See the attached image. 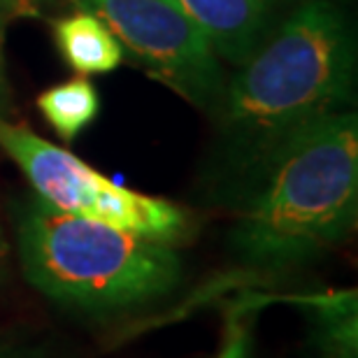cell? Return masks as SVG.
<instances>
[{"label":"cell","instance_id":"6da1fadb","mask_svg":"<svg viewBox=\"0 0 358 358\" xmlns=\"http://www.w3.org/2000/svg\"><path fill=\"white\" fill-rule=\"evenodd\" d=\"M356 212L358 114L342 110L291 131L266 154L231 245L256 270H286L345 240Z\"/></svg>","mask_w":358,"mask_h":358},{"label":"cell","instance_id":"7a4b0ae2","mask_svg":"<svg viewBox=\"0 0 358 358\" xmlns=\"http://www.w3.org/2000/svg\"><path fill=\"white\" fill-rule=\"evenodd\" d=\"M354 80L352 21L331 0H307L226 87L224 124L266 156L296 128L349 110Z\"/></svg>","mask_w":358,"mask_h":358},{"label":"cell","instance_id":"3957f363","mask_svg":"<svg viewBox=\"0 0 358 358\" xmlns=\"http://www.w3.org/2000/svg\"><path fill=\"white\" fill-rule=\"evenodd\" d=\"M19 256L35 289L82 310H126L179 284L173 245L54 210L35 198L19 221Z\"/></svg>","mask_w":358,"mask_h":358},{"label":"cell","instance_id":"277c9868","mask_svg":"<svg viewBox=\"0 0 358 358\" xmlns=\"http://www.w3.org/2000/svg\"><path fill=\"white\" fill-rule=\"evenodd\" d=\"M0 147L24 170L40 200L54 210L175 245L189 231V214L170 200L126 189L82 159L24 126L0 119Z\"/></svg>","mask_w":358,"mask_h":358},{"label":"cell","instance_id":"5b68a950","mask_svg":"<svg viewBox=\"0 0 358 358\" xmlns=\"http://www.w3.org/2000/svg\"><path fill=\"white\" fill-rule=\"evenodd\" d=\"M98 17L149 75L198 107L217 105L226 93L224 68L200 28L175 0H75Z\"/></svg>","mask_w":358,"mask_h":358},{"label":"cell","instance_id":"8992f818","mask_svg":"<svg viewBox=\"0 0 358 358\" xmlns=\"http://www.w3.org/2000/svg\"><path fill=\"white\" fill-rule=\"evenodd\" d=\"M200 28L214 54L245 66L261 47L270 0H175Z\"/></svg>","mask_w":358,"mask_h":358},{"label":"cell","instance_id":"52a82bcc","mask_svg":"<svg viewBox=\"0 0 358 358\" xmlns=\"http://www.w3.org/2000/svg\"><path fill=\"white\" fill-rule=\"evenodd\" d=\"M54 40L66 63L80 75L112 73L124 59V47L114 33L98 17L82 10L54 21Z\"/></svg>","mask_w":358,"mask_h":358},{"label":"cell","instance_id":"ba28073f","mask_svg":"<svg viewBox=\"0 0 358 358\" xmlns=\"http://www.w3.org/2000/svg\"><path fill=\"white\" fill-rule=\"evenodd\" d=\"M38 107L54 131L66 142H73L96 119L100 100L96 87L80 77L42 91L38 96Z\"/></svg>","mask_w":358,"mask_h":358},{"label":"cell","instance_id":"9c48e42d","mask_svg":"<svg viewBox=\"0 0 358 358\" xmlns=\"http://www.w3.org/2000/svg\"><path fill=\"white\" fill-rule=\"evenodd\" d=\"M252 319H254V314L249 310H242V307H235V310L228 314L221 347L214 358H254Z\"/></svg>","mask_w":358,"mask_h":358},{"label":"cell","instance_id":"30bf717a","mask_svg":"<svg viewBox=\"0 0 358 358\" xmlns=\"http://www.w3.org/2000/svg\"><path fill=\"white\" fill-rule=\"evenodd\" d=\"M5 98H7V89H5V75H3V21H0V119H3Z\"/></svg>","mask_w":358,"mask_h":358},{"label":"cell","instance_id":"8fae6325","mask_svg":"<svg viewBox=\"0 0 358 358\" xmlns=\"http://www.w3.org/2000/svg\"><path fill=\"white\" fill-rule=\"evenodd\" d=\"M0 7H7L10 12H17V14H31L33 7L28 0H0Z\"/></svg>","mask_w":358,"mask_h":358},{"label":"cell","instance_id":"7c38bea8","mask_svg":"<svg viewBox=\"0 0 358 358\" xmlns=\"http://www.w3.org/2000/svg\"><path fill=\"white\" fill-rule=\"evenodd\" d=\"M5 254V240H3V231H0V256Z\"/></svg>","mask_w":358,"mask_h":358}]
</instances>
